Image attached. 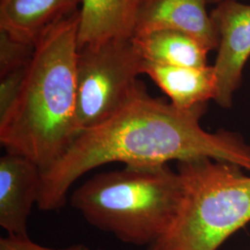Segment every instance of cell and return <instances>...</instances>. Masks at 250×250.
<instances>
[{
  "mask_svg": "<svg viewBox=\"0 0 250 250\" xmlns=\"http://www.w3.org/2000/svg\"><path fill=\"white\" fill-rule=\"evenodd\" d=\"M27 66L0 76V117L6 114L17 99Z\"/></svg>",
  "mask_w": 250,
  "mask_h": 250,
  "instance_id": "5bb4252c",
  "label": "cell"
},
{
  "mask_svg": "<svg viewBox=\"0 0 250 250\" xmlns=\"http://www.w3.org/2000/svg\"><path fill=\"white\" fill-rule=\"evenodd\" d=\"M42 170L17 153L0 158V226L11 235H28L32 208L38 203Z\"/></svg>",
  "mask_w": 250,
  "mask_h": 250,
  "instance_id": "52a82bcc",
  "label": "cell"
},
{
  "mask_svg": "<svg viewBox=\"0 0 250 250\" xmlns=\"http://www.w3.org/2000/svg\"><path fill=\"white\" fill-rule=\"evenodd\" d=\"M207 105L180 109L151 96L146 88L116 114L81 132L53 166L42 172L37 206L62 208L72 185L83 174L112 162L125 166H159L170 161L211 159L250 172V144L241 134L200 125Z\"/></svg>",
  "mask_w": 250,
  "mask_h": 250,
  "instance_id": "6da1fadb",
  "label": "cell"
},
{
  "mask_svg": "<svg viewBox=\"0 0 250 250\" xmlns=\"http://www.w3.org/2000/svg\"><path fill=\"white\" fill-rule=\"evenodd\" d=\"M182 196L167 230L146 250H218L250 222V174L226 161L177 165Z\"/></svg>",
  "mask_w": 250,
  "mask_h": 250,
  "instance_id": "277c9868",
  "label": "cell"
},
{
  "mask_svg": "<svg viewBox=\"0 0 250 250\" xmlns=\"http://www.w3.org/2000/svg\"><path fill=\"white\" fill-rule=\"evenodd\" d=\"M181 196L178 171L168 164L125 166L84 182L73 191L71 204L93 227L147 248L169 227Z\"/></svg>",
  "mask_w": 250,
  "mask_h": 250,
  "instance_id": "3957f363",
  "label": "cell"
},
{
  "mask_svg": "<svg viewBox=\"0 0 250 250\" xmlns=\"http://www.w3.org/2000/svg\"><path fill=\"white\" fill-rule=\"evenodd\" d=\"M143 65L132 39L78 48L75 76L79 134L116 114L145 89L138 81Z\"/></svg>",
  "mask_w": 250,
  "mask_h": 250,
  "instance_id": "5b68a950",
  "label": "cell"
},
{
  "mask_svg": "<svg viewBox=\"0 0 250 250\" xmlns=\"http://www.w3.org/2000/svg\"><path fill=\"white\" fill-rule=\"evenodd\" d=\"M216 5L210 12L219 38L212 65L217 78L214 101L229 108L241 87L244 69L250 58V5L238 0H224Z\"/></svg>",
  "mask_w": 250,
  "mask_h": 250,
  "instance_id": "8992f818",
  "label": "cell"
},
{
  "mask_svg": "<svg viewBox=\"0 0 250 250\" xmlns=\"http://www.w3.org/2000/svg\"><path fill=\"white\" fill-rule=\"evenodd\" d=\"M82 0H0V30L36 45L64 19L79 11Z\"/></svg>",
  "mask_w": 250,
  "mask_h": 250,
  "instance_id": "9c48e42d",
  "label": "cell"
},
{
  "mask_svg": "<svg viewBox=\"0 0 250 250\" xmlns=\"http://www.w3.org/2000/svg\"><path fill=\"white\" fill-rule=\"evenodd\" d=\"M132 42L144 61L169 66L206 67L209 52L197 39L186 34L159 30L136 34Z\"/></svg>",
  "mask_w": 250,
  "mask_h": 250,
  "instance_id": "7c38bea8",
  "label": "cell"
},
{
  "mask_svg": "<svg viewBox=\"0 0 250 250\" xmlns=\"http://www.w3.org/2000/svg\"><path fill=\"white\" fill-rule=\"evenodd\" d=\"M207 4V0H140L134 35L176 31L197 39L209 51L215 50L219 38Z\"/></svg>",
  "mask_w": 250,
  "mask_h": 250,
  "instance_id": "ba28073f",
  "label": "cell"
},
{
  "mask_svg": "<svg viewBox=\"0 0 250 250\" xmlns=\"http://www.w3.org/2000/svg\"><path fill=\"white\" fill-rule=\"evenodd\" d=\"M0 250H90L84 244H73L65 248H48L31 240L29 235H11L0 239Z\"/></svg>",
  "mask_w": 250,
  "mask_h": 250,
  "instance_id": "9a60e30c",
  "label": "cell"
},
{
  "mask_svg": "<svg viewBox=\"0 0 250 250\" xmlns=\"http://www.w3.org/2000/svg\"><path fill=\"white\" fill-rule=\"evenodd\" d=\"M140 0H82L78 48L111 40L132 39Z\"/></svg>",
  "mask_w": 250,
  "mask_h": 250,
  "instance_id": "30bf717a",
  "label": "cell"
},
{
  "mask_svg": "<svg viewBox=\"0 0 250 250\" xmlns=\"http://www.w3.org/2000/svg\"><path fill=\"white\" fill-rule=\"evenodd\" d=\"M143 74L147 75L180 109H192L214 100L217 78L213 66H169L144 61Z\"/></svg>",
  "mask_w": 250,
  "mask_h": 250,
  "instance_id": "8fae6325",
  "label": "cell"
},
{
  "mask_svg": "<svg viewBox=\"0 0 250 250\" xmlns=\"http://www.w3.org/2000/svg\"><path fill=\"white\" fill-rule=\"evenodd\" d=\"M35 46L19 41L0 30V76L26 67L32 60Z\"/></svg>",
  "mask_w": 250,
  "mask_h": 250,
  "instance_id": "4fadbf2b",
  "label": "cell"
},
{
  "mask_svg": "<svg viewBox=\"0 0 250 250\" xmlns=\"http://www.w3.org/2000/svg\"><path fill=\"white\" fill-rule=\"evenodd\" d=\"M80 10V9H79ZM79 11L36 43L18 97L0 117V142L42 172L59 161L79 134L75 62Z\"/></svg>",
  "mask_w": 250,
  "mask_h": 250,
  "instance_id": "7a4b0ae2",
  "label": "cell"
},
{
  "mask_svg": "<svg viewBox=\"0 0 250 250\" xmlns=\"http://www.w3.org/2000/svg\"><path fill=\"white\" fill-rule=\"evenodd\" d=\"M222 1H224V0H207L208 4H218V3L222 2Z\"/></svg>",
  "mask_w": 250,
  "mask_h": 250,
  "instance_id": "2e32d148",
  "label": "cell"
}]
</instances>
